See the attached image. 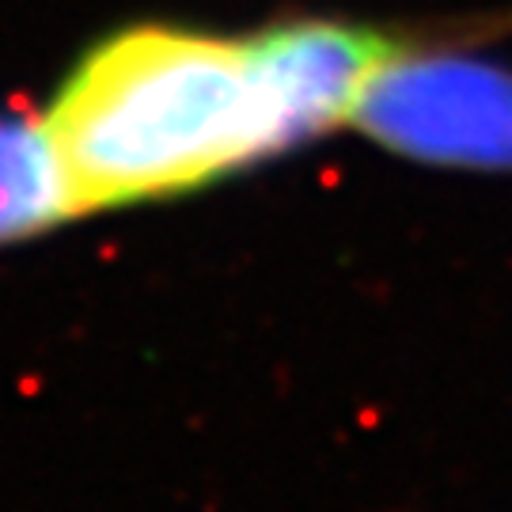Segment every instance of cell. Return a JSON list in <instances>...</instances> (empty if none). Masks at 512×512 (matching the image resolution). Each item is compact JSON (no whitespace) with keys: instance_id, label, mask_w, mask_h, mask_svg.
Instances as JSON below:
<instances>
[{"instance_id":"3","label":"cell","mask_w":512,"mask_h":512,"mask_svg":"<svg viewBox=\"0 0 512 512\" xmlns=\"http://www.w3.org/2000/svg\"><path fill=\"white\" fill-rule=\"evenodd\" d=\"M61 224H69V205L42 114L0 110V247Z\"/></svg>"},{"instance_id":"2","label":"cell","mask_w":512,"mask_h":512,"mask_svg":"<svg viewBox=\"0 0 512 512\" xmlns=\"http://www.w3.org/2000/svg\"><path fill=\"white\" fill-rule=\"evenodd\" d=\"M353 126L418 160L512 167V73L406 50L368 88Z\"/></svg>"},{"instance_id":"1","label":"cell","mask_w":512,"mask_h":512,"mask_svg":"<svg viewBox=\"0 0 512 512\" xmlns=\"http://www.w3.org/2000/svg\"><path fill=\"white\" fill-rule=\"evenodd\" d=\"M410 42L368 23L293 19L255 35L133 23L76 61L42 129L69 220L160 205L353 126Z\"/></svg>"}]
</instances>
